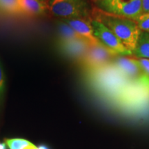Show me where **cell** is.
<instances>
[{
	"label": "cell",
	"instance_id": "1",
	"mask_svg": "<svg viewBox=\"0 0 149 149\" xmlns=\"http://www.w3.org/2000/svg\"><path fill=\"white\" fill-rule=\"evenodd\" d=\"M91 17L98 20L112 31L128 51L135 48L140 31L132 19L110 13L100 8L91 11Z\"/></svg>",
	"mask_w": 149,
	"mask_h": 149
},
{
	"label": "cell",
	"instance_id": "2",
	"mask_svg": "<svg viewBox=\"0 0 149 149\" xmlns=\"http://www.w3.org/2000/svg\"><path fill=\"white\" fill-rule=\"evenodd\" d=\"M48 10L62 19L90 18V6L86 0H49Z\"/></svg>",
	"mask_w": 149,
	"mask_h": 149
},
{
	"label": "cell",
	"instance_id": "3",
	"mask_svg": "<svg viewBox=\"0 0 149 149\" xmlns=\"http://www.w3.org/2000/svg\"><path fill=\"white\" fill-rule=\"evenodd\" d=\"M117 55L102 44L90 46L79 64L87 72L94 71L111 64Z\"/></svg>",
	"mask_w": 149,
	"mask_h": 149
},
{
	"label": "cell",
	"instance_id": "4",
	"mask_svg": "<svg viewBox=\"0 0 149 149\" xmlns=\"http://www.w3.org/2000/svg\"><path fill=\"white\" fill-rule=\"evenodd\" d=\"M101 10L134 19L142 13L141 0H97Z\"/></svg>",
	"mask_w": 149,
	"mask_h": 149
},
{
	"label": "cell",
	"instance_id": "5",
	"mask_svg": "<svg viewBox=\"0 0 149 149\" xmlns=\"http://www.w3.org/2000/svg\"><path fill=\"white\" fill-rule=\"evenodd\" d=\"M91 24L95 36L100 44L118 55L129 56L132 55L131 52L124 46L114 33L103 24L92 17L91 18Z\"/></svg>",
	"mask_w": 149,
	"mask_h": 149
},
{
	"label": "cell",
	"instance_id": "6",
	"mask_svg": "<svg viewBox=\"0 0 149 149\" xmlns=\"http://www.w3.org/2000/svg\"><path fill=\"white\" fill-rule=\"evenodd\" d=\"M111 64L128 81H137L144 75L137 58L117 55Z\"/></svg>",
	"mask_w": 149,
	"mask_h": 149
},
{
	"label": "cell",
	"instance_id": "7",
	"mask_svg": "<svg viewBox=\"0 0 149 149\" xmlns=\"http://www.w3.org/2000/svg\"><path fill=\"white\" fill-rule=\"evenodd\" d=\"M91 18H77L62 19L68 24L79 36L85 40L90 46L99 45L100 44L95 36L92 26L91 24Z\"/></svg>",
	"mask_w": 149,
	"mask_h": 149
},
{
	"label": "cell",
	"instance_id": "8",
	"mask_svg": "<svg viewBox=\"0 0 149 149\" xmlns=\"http://www.w3.org/2000/svg\"><path fill=\"white\" fill-rule=\"evenodd\" d=\"M57 47L61 53L66 57L77 60L79 62L88 51L90 46L83 39H77L64 42L59 41Z\"/></svg>",
	"mask_w": 149,
	"mask_h": 149
},
{
	"label": "cell",
	"instance_id": "9",
	"mask_svg": "<svg viewBox=\"0 0 149 149\" xmlns=\"http://www.w3.org/2000/svg\"><path fill=\"white\" fill-rule=\"evenodd\" d=\"M18 3L22 15H42L48 10L47 3L40 0H18Z\"/></svg>",
	"mask_w": 149,
	"mask_h": 149
},
{
	"label": "cell",
	"instance_id": "10",
	"mask_svg": "<svg viewBox=\"0 0 149 149\" xmlns=\"http://www.w3.org/2000/svg\"><path fill=\"white\" fill-rule=\"evenodd\" d=\"M137 58L149 59V32L140 31L135 48L132 52Z\"/></svg>",
	"mask_w": 149,
	"mask_h": 149
},
{
	"label": "cell",
	"instance_id": "11",
	"mask_svg": "<svg viewBox=\"0 0 149 149\" xmlns=\"http://www.w3.org/2000/svg\"><path fill=\"white\" fill-rule=\"evenodd\" d=\"M58 28V33L59 40L61 42L64 41H70L77 40V39H81L71 27L66 24V22L61 20L58 22L57 24Z\"/></svg>",
	"mask_w": 149,
	"mask_h": 149
},
{
	"label": "cell",
	"instance_id": "12",
	"mask_svg": "<svg viewBox=\"0 0 149 149\" xmlns=\"http://www.w3.org/2000/svg\"><path fill=\"white\" fill-rule=\"evenodd\" d=\"M0 11L12 15H22L18 0H0Z\"/></svg>",
	"mask_w": 149,
	"mask_h": 149
},
{
	"label": "cell",
	"instance_id": "13",
	"mask_svg": "<svg viewBox=\"0 0 149 149\" xmlns=\"http://www.w3.org/2000/svg\"><path fill=\"white\" fill-rule=\"evenodd\" d=\"M6 144L9 149H37L33 143L24 139H8L6 140Z\"/></svg>",
	"mask_w": 149,
	"mask_h": 149
},
{
	"label": "cell",
	"instance_id": "14",
	"mask_svg": "<svg viewBox=\"0 0 149 149\" xmlns=\"http://www.w3.org/2000/svg\"><path fill=\"white\" fill-rule=\"evenodd\" d=\"M139 31L143 32H149V13H141L134 19Z\"/></svg>",
	"mask_w": 149,
	"mask_h": 149
},
{
	"label": "cell",
	"instance_id": "15",
	"mask_svg": "<svg viewBox=\"0 0 149 149\" xmlns=\"http://www.w3.org/2000/svg\"><path fill=\"white\" fill-rule=\"evenodd\" d=\"M137 59L144 74L143 76L149 77V59L137 58Z\"/></svg>",
	"mask_w": 149,
	"mask_h": 149
},
{
	"label": "cell",
	"instance_id": "16",
	"mask_svg": "<svg viewBox=\"0 0 149 149\" xmlns=\"http://www.w3.org/2000/svg\"><path fill=\"white\" fill-rule=\"evenodd\" d=\"M5 84H6L5 74H4V72H3L2 65H1V61H0V102H1V100H2L3 93H4Z\"/></svg>",
	"mask_w": 149,
	"mask_h": 149
},
{
	"label": "cell",
	"instance_id": "17",
	"mask_svg": "<svg viewBox=\"0 0 149 149\" xmlns=\"http://www.w3.org/2000/svg\"><path fill=\"white\" fill-rule=\"evenodd\" d=\"M137 83L141 88L149 93V77L142 76L137 80Z\"/></svg>",
	"mask_w": 149,
	"mask_h": 149
},
{
	"label": "cell",
	"instance_id": "18",
	"mask_svg": "<svg viewBox=\"0 0 149 149\" xmlns=\"http://www.w3.org/2000/svg\"><path fill=\"white\" fill-rule=\"evenodd\" d=\"M141 10L142 13H149V0H141Z\"/></svg>",
	"mask_w": 149,
	"mask_h": 149
},
{
	"label": "cell",
	"instance_id": "19",
	"mask_svg": "<svg viewBox=\"0 0 149 149\" xmlns=\"http://www.w3.org/2000/svg\"><path fill=\"white\" fill-rule=\"evenodd\" d=\"M37 149H49L47 146H44V145H42V146H40L37 148Z\"/></svg>",
	"mask_w": 149,
	"mask_h": 149
},
{
	"label": "cell",
	"instance_id": "20",
	"mask_svg": "<svg viewBox=\"0 0 149 149\" xmlns=\"http://www.w3.org/2000/svg\"><path fill=\"white\" fill-rule=\"evenodd\" d=\"M40 1H45V0H40Z\"/></svg>",
	"mask_w": 149,
	"mask_h": 149
},
{
	"label": "cell",
	"instance_id": "21",
	"mask_svg": "<svg viewBox=\"0 0 149 149\" xmlns=\"http://www.w3.org/2000/svg\"><path fill=\"white\" fill-rule=\"evenodd\" d=\"M95 1H97V0H95Z\"/></svg>",
	"mask_w": 149,
	"mask_h": 149
}]
</instances>
